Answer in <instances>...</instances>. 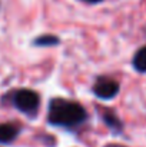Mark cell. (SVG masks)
Masks as SVG:
<instances>
[{"label": "cell", "instance_id": "7", "mask_svg": "<svg viewBox=\"0 0 146 147\" xmlns=\"http://www.w3.org/2000/svg\"><path fill=\"white\" fill-rule=\"evenodd\" d=\"M103 120H105V123H106L112 130H115V131H120V130H122V123H120V120H119L113 113H106V114H103Z\"/></svg>", "mask_w": 146, "mask_h": 147}, {"label": "cell", "instance_id": "6", "mask_svg": "<svg viewBox=\"0 0 146 147\" xmlns=\"http://www.w3.org/2000/svg\"><path fill=\"white\" fill-rule=\"evenodd\" d=\"M59 42H60L59 37L54 36V34H42L33 42V45L39 46V47H50V46L59 45Z\"/></svg>", "mask_w": 146, "mask_h": 147}, {"label": "cell", "instance_id": "5", "mask_svg": "<svg viewBox=\"0 0 146 147\" xmlns=\"http://www.w3.org/2000/svg\"><path fill=\"white\" fill-rule=\"evenodd\" d=\"M132 66L136 71L139 73H146V46H142L133 56Z\"/></svg>", "mask_w": 146, "mask_h": 147}, {"label": "cell", "instance_id": "4", "mask_svg": "<svg viewBox=\"0 0 146 147\" xmlns=\"http://www.w3.org/2000/svg\"><path fill=\"white\" fill-rule=\"evenodd\" d=\"M19 134V127L13 123L0 124V143H12Z\"/></svg>", "mask_w": 146, "mask_h": 147}, {"label": "cell", "instance_id": "1", "mask_svg": "<svg viewBox=\"0 0 146 147\" xmlns=\"http://www.w3.org/2000/svg\"><path fill=\"white\" fill-rule=\"evenodd\" d=\"M86 117L88 113L80 103L66 98H53L49 104L48 120L53 126L75 127L82 124Z\"/></svg>", "mask_w": 146, "mask_h": 147}, {"label": "cell", "instance_id": "3", "mask_svg": "<svg viewBox=\"0 0 146 147\" xmlns=\"http://www.w3.org/2000/svg\"><path fill=\"white\" fill-rule=\"evenodd\" d=\"M93 93L95 96L102 100H110L116 97L119 93V83L113 79L100 77L97 79L96 83L93 84Z\"/></svg>", "mask_w": 146, "mask_h": 147}, {"label": "cell", "instance_id": "2", "mask_svg": "<svg viewBox=\"0 0 146 147\" xmlns=\"http://www.w3.org/2000/svg\"><path fill=\"white\" fill-rule=\"evenodd\" d=\"M13 104L22 113L29 114V116H35L39 110V106H40V97L35 90L22 89V90H17L14 93Z\"/></svg>", "mask_w": 146, "mask_h": 147}, {"label": "cell", "instance_id": "8", "mask_svg": "<svg viewBox=\"0 0 146 147\" xmlns=\"http://www.w3.org/2000/svg\"><path fill=\"white\" fill-rule=\"evenodd\" d=\"M83 1H86V3H92V4H96V3H100V1H103V0H83Z\"/></svg>", "mask_w": 146, "mask_h": 147}]
</instances>
